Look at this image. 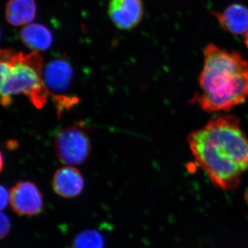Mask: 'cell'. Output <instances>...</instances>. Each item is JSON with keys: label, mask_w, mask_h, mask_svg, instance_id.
Returning a JSON list of instances; mask_svg holds the SVG:
<instances>
[{"label": "cell", "mask_w": 248, "mask_h": 248, "mask_svg": "<svg viewBox=\"0 0 248 248\" xmlns=\"http://www.w3.org/2000/svg\"><path fill=\"white\" fill-rule=\"evenodd\" d=\"M196 162L214 185L223 190L239 186L248 171V138L233 115L214 117L187 137Z\"/></svg>", "instance_id": "1"}, {"label": "cell", "mask_w": 248, "mask_h": 248, "mask_svg": "<svg viewBox=\"0 0 248 248\" xmlns=\"http://www.w3.org/2000/svg\"><path fill=\"white\" fill-rule=\"evenodd\" d=\"M199 83L201 92L193 104L210 113L229 111L248 98V62L237 52L208 45Z\"/></svg>", "instance_id": "2"}, {"label": "cell", "mask_w": 248, "mask_h": 248, "mask_svg": "<svg viewBox=\"0 0 248 248\" xmlns=\"http://www.w3.org/2000/svg\"><path fill=\"white\" fill-rule=\"evenodd\" d=\"M1 103L11 104V98L24 94L37 108H42L48 100L49 91L43 78V61L36 51L17 53L1 52Z\"/></svg>", "instance_id": "3"}, {"label": "cell", "mask_w": 248, "mask_h": 248, "mask_svg": "<svg viewBox=\"0 0 248 248\" xmlns=\"http://www.w3.org/2000/svg\"><path fill=\"white\" fill-rule=\"evenodd\" d=\"M55 148L58 159L63 164H82L91 151V142L82 128L69 126L62 129L55 139Z\"/></svg>", "instance_id": "4"}, {"label": "cell", "mask_w": 248, "mask_h": 248, "mask_svg": "<svg viewBox=\"0 0 248 248\" xmlns=\"http://www.w3.org/2000/svg\"><path fill=\"white\" fill-rule=\"evenodd\" d=\"M10 203L16 213L22 215H37L43 207L42 197L32 183H18L10 192Z\"/></svg>", "instance_id": "5"}, {"label": "cell", "mask_w": 248, "mask_h": 248, "mask_svg": "<svg viewBox=\"0 0 248 248\" xmlns=\"http://www.w3.org/2000/svg\"><path fill=\"white\" fill-rule=\"evenodd\" d=\"M108 11L116 27L123 30L136 27L143 17L141 0H110Z\"/></svg>", "instance_id": "6"}, {"label": "cell", "mask_w": 248, "mask_h": 248, "mask_svg": "<svg viewBox=\"0 0 248 248\" xmlns=\"http://www.w3.org/2000/svg\"><path fill=\"white\" fill-rule=\"evenodd\" d=\"M84 178L76 168L66 166L55 172L53 187L58 195L64 198L77 197L84 189Z\"/></svg>", "instance_id": "7"}, {"label": "cell", "mask_w": 248, "mask_h": 248, "mask_svg": "<svg viewBox=\"0 0 248 248\" xmlns=\"http://www.w3.org/2000/svg\"><path fill=\"white\" fill-rule=\"evenodd\" d=\"M73 76L72 67L65 60H53L46 65L43 71L46 86L54 92H65L69 89Z\"/></svg>", "instance_id": "8"}, {"label": "cell", "mask_w": 248, "mask_h": 248, "mask_svg": "<svg viewBox=\"0 0 248 248\" xmlns=\"http://www.w3.org/2000/svg\"><path fill=\"white\" fill-rule=\"evenodd\" d=\"M217 17L222 27L232 33L240 35L248 31V10L242 5H232Z\"/></svg>", "instance_id": "9"}, {"label": "cell", "mask_w": 248, "mask_h": 248, "mask_svg": "<svg viewBox=\"0 0 248 248\" xmlns=\"http://www.w3.org/2000/svg\"><path fill=\"white\" fill-rule=\"evenodd\" d=\"M35 0H9L6 8V17L11 25H28L35 19Z\"/></svg>", "instance_id": "10"}, {"label": "cell", "mask_w": 248, "mask_h": 248, "mask_svg": "<svg viewBox=\"0 0 248 248\" xmlns=\"http://www.w3.org/2000/svg\"><path fill=\"white\" fill-rule=\"evenodd\" d=\"M20 38L24 45L36 51H45L53 44V35L45 26L29 24L21 31Z\"/></svg>", "instance_id": "11"}, {"label": "cell", "mask_w": 248, "mask_h": 248, "mask_svg": "<svg viewBox=\"0 0 248 248\" xmlns=\"http://www.w3.org/2000/svg\"><path fill=\"white\" fill-rule=\"evenodd\" d=\"M71 248H104V241L100 233L88 230L77 235Z\"/></svg>", "instance_id": "12"}, {"label": "cell", "mask_w": 248, "mask_h": 248, "mask_svg": "<svg viewBox=\"0 0 248 248\" xmlns=\"http://www.w3.org/2000/svg\"><path fill=\"white\" fill-rule=\"evenodd\" d=\"M53 97L58 107L59 115H60L64 109H68L73 107V104H76L78 101L76 98L67 97L65 95H53Z\"/></svg>", "instance_id": "13"}, {"label": "cell", "mask_w": 248, "mask_h": 248, "mask_svg": "<svg viewBox=\"0 0 248 248\" xmlns=\"http://www.w3.org/2000/svg\"><path fill=\"white\" fill-rule=\"evenodd\" d=\"M0 232H1V237L4 238L6 234L9 233L10 230V220L9 217L6 216L4 213L1 214V218H0Z\"/></svg>", "instance_id": "14"}, {"label": "cell", "mask_w": 248, "mask_h": 248, "mask_svg": "<svg viewBox=\"0 0 248 248\" xmlns=\"http://www.w3.org/2000/svg\"><path fill=\"white\" fill-rule=\"evenodd\" d=\"M0 197H1V203H0L1 204V210H3L10 202V193L4 186L1 187Z\"/></svg>", "instance_id": "15"}, {"label": "cell", "mask_w": 248, "mask_h": 248, "mask_svg": "<svg viewBox=\"0 0 248 248\" xmlns=\"http://www.w3.org/2000/svg\"><path fill=\"white\" fill-rule=\"evenodd\" d=\"M244 198L245 200H246V202H247V203H248V187L247 188V190H246V192H245Z\"/></svg>", "instance_id": "16"}, {"label": "cell", "mask_w": 248, "mask_h": 248, "mask_svg": "<svg viewBox=\"0 0 248 248\" xmlns=\"http://www.w3.org/2000/svg\"><path fill=\"white\" fill-rule=\"evenodd\" d=\"M246 46H247V47L248 48V31L247 32V33H246Z\"/></svg>", "instance_id": "17"}]
</instances>
